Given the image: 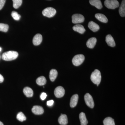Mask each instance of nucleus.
Here are the masks:
<instances>
[{"label": "nucleus", "mask_w": 125, "mask_h": 125, "mask_svg": "<svg viewBox=\"0 0 125 125\" xmlns=\"http://www.w3.org/2000/svg\"><path fill=\"white\" fill-rule=\"evenodd\" d=\"M32 111L36 115H41L44 112V110L42 106H34L32 109Z\"/></svg>", "instance_id": "9d476101"}, {"label": "nucleus", "mask_w": 125, "mask_h": 125, "mask_svg": "<svg viewBox=\"0 0 125 125\" xmlns=\"http://www.w3.org/2000/svg\"><path fill=\"white\" fill-rule=\"evenodd\" d=\"M95 18L99 21L103 23H106L108 22V19L104 15L102 14L97 13L95 15Z\"/></svg>", "instance_id": "a211bd4d"}, {"label": "nucleus", "mask_w": 125, "mask_h": 125, "mask_svg": "<svg viewBox=\"0 0 125 125\" xmlns=\"http://www.w3.org/2000/svg\"><path fill=\"white\" fill-rule=\"evenodd\" d=\"M19 54L14 51H10L3 53L2 56V60L6 61H10L15 60L18 57Z\"/></svg>", "instance_id": "f257e3e1"}, {"label": "nucleus", "mask_w": 125, "mask_h": 125, "mask_svg": "<svg viewBox=\"0 0 125 125\" xmlns=\"http://www.w3.org/2000/svg\"></svg>", "instance_id": "f704fd0d"}, {"label": "nucleus", "mask_w": 125, "mask_h": 125, "mask_svg": "<svg viewBox=\"0 0 125 125\" xmlns=\"http://www.w3.org/2000/svg\"><path fill=\"white\" fill-rule=\"evenodd\" d=\"M14 8L17 9L20 7L22 3V0H13Z\"/></svg>", "instance_id": "393cba45"}, {"label": "nucleus", "mask_w": 125, "mask_h": 125, "mask_svg": "<svg viewBox=\"0 0 125 125\" xmlns=\"http://www.w3.org/2000/svg\"><path fill=\"white\" fill-rule=\"evenodd\" d=\"M89 2L90 4L95 6L97 9H101L103 7L101 0H90Z\"/></svg>", "instance_id": "2eb2a0df"}, {"label": "nucleus", "mask_w": 125, "mask_h": 125, "mask_svg": "<svg viewBox=\"0 0 125 125\" xmlns=\"http://www.w3.org/2000/svg\"><path fill=\"white\" fill-rule=\"evenodd\" d=\"M90 78L93 83L98 86L101 83L102 78L101 72L98 70H95L92 73Z\"/></svg>", "instance_id": "f03ea898"}, {"label": "nucleus", "mask_w": 125, "mask_h": 125, "mask_svg": "<svg viewBox=\"0 0 125 125\" xmlns=\"http://www.w3.org/2000/svg\"><path fill=\"white\" fill-rule=\"evenodd\" d=\"M47 95L45 93H43L41 94L40 96V98L42 100H45V99L46 98Z\"/></svg>", "instance_id": "c756f323"}, {"label": "nucleus", "mask_w": 125, "mask_h": 125, "mask_svg": "<svg viewBox=\"0 0 125 125\" xmlns=\"http://www.w3.org/2000/svg\"><path fill=\"white\" fill-rule=\"evenodd\" d=\"M88 27L90 29L94 32H97L100 28L98 25L93 21H90L89 23Z\"/></svg>", "instance_id": "f8f14e48"}, {"label": "nucleus", "mask_w": 125, "mask_h": 125, "mask_svg": "<svg viewBox=\"0 0 125 125\" xmlns=\"http://www.w3.org/2000/svg\"><path fill=\"white\" fill-rule=\"evenodd\" d=\"M97 42V39L96 38L93 37L88 39L87 42V46L89 48H94Z\"/></svg>", "instance_id": "dca6fc26"}, {"label": "nucleus", "mask_w": 125, "mask_h": 125, "mask_svg": "<svg viewBox=\"0 0 125 125\" xmlns=\"http://www.w3.org/2000/svg\"><path fill=\"white\" fill-rule=\"evenodd\" d=\"M4 77L0 74V83H2L4 81Z\"/></svg>", "instance_id": "2f4dec72"}, {"label": "nucleus", "mask_w": 125, "mask_h": 125, "mask_svg": "<svg viewBox=\"0 0 125 125\" xmlns=\"http://www.w3.org/2000/svg\"><path fill=\"white\" fill-rule=\"evenodd\" d=\"M105 6L108 9H115L119 7V2L117 0H105L104 2Z\"/></svg>", "instance_id": "7ed1b4c3"}, {"label": "nucleus", "mask_w": 125, "mask_h": 125, "mask_svg": "<svg viewBox=\"0 0 125 125\" xmlns=\"http://www.w3.org/2000/svg\"><path fill=\"white\" fill-rule=\"evenodd\" d=\"M84 98L87 106L91 108H93L94 106V103L92 96L89 94L87 93L84 96Z\"/></svg>", "instance_id": "0eeeda50"}, {"label": "nucleus", "mask_w": 125, "mask_h": 125, "mask_svg": "<svg viewBox=\"0 0 125 125\" xmlns=\"http://www.w3.org/2000/svg\"><path fill=\"white\" fill-rule=\"evenodd\" d=\"M78 99L79 96L77 94H74L72 97L70 102L71 107L73 108L76 106L78 103Z\"/></svg>", "instance_id": "ddd939ff"}, {"label": "nucleus", "mask_w": 125, "mask_h": 125, "mask_svg": "<svg viewBox=\"0 0 125 125\" xmlns=\"http://www.w3.org/2000/svg\"><path fill=\"white\" fill-rule=\"evenodd\" d=\"M58 122L62 125H66L68 123L67 115L65 114H61L58 118Z\"/></svg>", "instance_id": "4468645a"}, {"label": "nucleus", "mask_w": 125, "mask_h": 125, "mask_svg": "<svg viewBox=\"0 0 125 125\" xmlns=\"http://www.w3.org/2000/svg\"><path fill=\"white\" fill-rule=\"evenodd\" d=\"M1 51V47H0V52Z\"/></svg>", "instance_id": "72a5a7b5"}, {"label": "nucleus", "mask_w": 125, "mask_h": 125, "mask_svg": "<svg viewBox=\"0 0 125 125\" xmlns=\"http://www.w3.org/2000/svg\"><path fill=\"white\" fill-rule=\"evenodd\" d=\"M74 31L78 32L79 33L83 34L85 32V30L82 25L76 24L73 27Z\"/></svg>", "instance_id": "f3484780"}, {"label": "nucleus", "mask_w": 125, "mask_h": 125, "mask_svg": "<svg viewBox=\"0 0 125 125\" xmlns=\"http://www.w3.org/2000/svg\"><path fill=\"white\" fill-rule=\"evenodd\" d=\"M54 101L53 100H50L47 102V105L48 106H52L54 104Z\"/></svg>", "instance_id": "7c9ffc66"}, {"label": "nucleus", "mask_w": 125, "mask_h": 125, "mask_svg": "<svg viewBox=\"0 0 125 125\" xmlns=\"http://www.w3.org/2000/svg\"><path fill=\"white\" fill-rule=\"evenodd\" d=\"M106 42L109 46L114 47L115 46V43L114 39L110 34L107 35L106 37Z\"/></svg>", "instance_id": "9b49d317"}, {"label": "nucleus", "mask_w": 125, "mask_h": 125, "mask_svg": "<svg viewBox=\"0 0 125 125\" xmlns=\"http://www.w3.org/2000/svg\"><path fill=\"white\" fill-rule=\"evenodd\" d=\"M23 93L27 97H32L33 94V92L31 88L29 87H26L24 89Z\"/></svg>", "instance_id": "aec40b11"}, {"label": "nucleus", "mask_w": 125, "mask_h": 125, "mask_svg": "<svg viewBox=\"0 0 125 125\" xmlns=\"http://www.w3.org/2000/svg\"><path fill=\"white\" fill-rule=\"evenodd\" d=\"M119 12L122 17L125 16V0H123L119 8Z\"/></svg>", "instance_id": "4be33fe9"}, {"label": "nucleus", "mask_w": 125, "mask_h": 125, "mask_svg": "<svg viewBox=\"0 0 125 125\" xmlns=\"http://www.w3.org/2000/svg\"><path fill=\"white\" fill-rule=\"evenodd\" d=\"M5 2L6 0H0V10L4 7Z\"/></svg>", "instance_id": "c85d7f7f"}, {"label": "nucleus", "mask_w": 125, "mask_h": 125, "mask_svg": "<svg viewBox=\"0 0 125 125\" xmlns=\"http://www.w3.org/2000/svg\"><path fill=\"white\" fill-rule=\"evenodd\" d=\"M85 59L84 56L82 54H79L75 56L72 59L73 64L75 66H78L82 64Z\"/></svg>", "instance_id": "20e7f679"}, {"label": "nucleus", "mask_w": 125, "mask_h": 125, "mask_svg": "<svg viewBox=\"0 0 125 125\" xmlns=\"http://www.w3.org/2000/svg\"><path fill=\"white\" fill-rule=\"evenodd\" d=\"M36 83L38 85H43L46 83V79L44 76H41L37 79Z\"/></svg>", "instance_id": "5701e85b"}, {"label": "nucleus", "mask_w": 125, "mask_h": 125, "mask_svg": "<svg viewBox=\"0 0 125 125\" xmlns=\"http://www.w3.org/2000/svg\"><path fill=\"white\" fill-rule=\"evenodd\" d=\"M9 26L7 24L0 23V31L6 32L8 31Z\"/></svg>", "instance_id": "bb28decb"}, {"label": "nucleus", "mask_w": 125, "mask_h": 125, "mask_svg": "<svg viewBox=\"0 0 125 125\" xmlns=\"http://www.w3.org/2000/svg\"><path fill=\"white\" fill-rule=\"evenodd\" d=\"M58 75L57 71L55 69L51 70L49 73V78L52 81H54L56 79Z\"/></svg>", "instance_id": "412c9836"}, {"label": "nucleus", "mask_w": 125, "mask_h": 125, "mask_svg": "<svg viewBox=\"0 0 125 125\" xmlns=\"http://www.w3.org/2000/svg\"><path fill=\"white\" fill-rule=\"evenodd\" d=\"M0 125H4L3 123L1 122L0 121Z\"/></svg>", "instance_id": "473e14b6"}, {"label": "nucleus", "mask_w": 125, "mask_h": 125, "mask_svg": "<svg viewBox=\"0 0 125 125\" xmlns=\"http://www.w3.org/2000/svg\"><path fill=\"white\" fill-rule=\"evenodd\" d=\"M79 119L80 120L81 125H87L88 123V120L85 113L83 112H81L79 114Z\"/></svg>", "instance_id": "6ab92c4d"}, {"label": "nucleus", "mask_w": 125, "mask_h": 125, "mask_svg": "<svg viewBox=\"0 0 125 125\" xmlns=\"http://www.w3.org/2000/svg\"><path fill=\"white\" fill-rule=\"evenodd\" d=\"M16 118L18 120L21 122H23L26 120V116H25L24 114L22 112L19 113L17 114Z\"/></svg>", "instance_id": "a878e982"}, {"label": "nucleus", "mask_w": 125, "mask_h": 125, "mask_svg": "<svg viewBox=\"0 0 125 125\" xmlns=\"http://www.w3.org/2000/svg\"><path fill=\"white\" fill-rule=\"evenodd\" d=\"M56 13V10L52 7L46 8L42 11V13L44 16L50 18L54 16Z\"/></svg>", "instance_id": "39448f33"}, {"label": "nucleus", "mask_w": 125, "mask_h": 125, "mask_svg": "<svg viewBox=\"0 0 125 125\" xmlns=\"http://www.w3.org/2000/svg\"><path fill=\"white\" fill-rule=\"evenodd\" d=\"M84 20V17L81 14H74L72 16V22L73 23H80L83 22Z\"/></svg>", "instance_id": "423d86ee"}, {"label": "nucleus", "mask_w": 125, "mask_h": 125, "mask_svg": "<svg viewBox=\"0 0 125 125\" xmlns=\"http://www.w3.org/2000/svg\"><path fill=\"white\" fill-rule=\"evenodd\" d=\"M104 125H115L114 119L111 117H106L103 121Z\"/></svg>", "instance_id": "b1692460"}, {"label": "nucleus", "mask_w": 125, "mask_h": 125, "mask_svg": "<svg viewBox=\"0 0 125 125\" xmlns=\"http://www.w3.org/2000/svg\"><path fill=\"white\" fill-rule=\"evenodd\" d=\"M65 91L62 86H58L56 88L54 91L55 96L57 98L62 97L65 94Z\"/></svg>", "instance_id": "6e6552de"}, {"label": "nucleus", "mask_w": 125, "mask_h": 125, "mask_svg": "<svg viewBox=\"0 0 125 125\" xmlns=\"http://www.w3.org/2000/svg\"><path fill=\"white\" fill-rule=\"evenodd\" d=\"M11 15L14 19L15 20H19L21 18V15L16 11H14L11 12Z\"/></svg>", "instance_id": "cd10ccee"}, {"label": "nucleus", "mask_w": 125, "mask_h": 125, "mask_svg": "<svg viewBox=\"0 0 125 125\" xmlns=\"http://www.w3.org/2000/svg\"><path fill=\"white\" fill-rule=\"evenodd\" d=\"M42 40V37L40 34H37L34 37L33 39V43L35 46L40 45Z\"/></svg>", "instance_id": "1a4fd4ad"}]
</instances>
